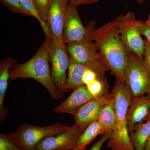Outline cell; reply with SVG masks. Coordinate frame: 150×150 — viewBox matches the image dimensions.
Returning <instances> with one entry per match:
<instances>
[{"mask_svg":"<svg viewBox=\"0 0 150 150\" xmlns=\"http://www.w3.org/2000/svg\"><path fill=\"white\" fill-rule=\"evenodd\" d=\"M129 137L135 150H144L150 137V118L145 123H137Z\"/></svg>","mask_w":150,"mask_h":150,"instance_id":"e0dca14e","label":"cell"},{"mask_svg":"<svg viewBox=\"0 0 150 150\" xmlns=\"http://www.w3.org/2000/svg\"><path fill=\"white\" fill-rule=\"evenodd\" d=\"M68 52L66 43H56L52 38L49 52L51 78L56 87L63 93L69 91L67 76L70 60Z\"/></svg>","mask_w":150,"mask_h":150,"instance_id":"ba28073f","label":"cell"},{"mask_svg":"<svg viewBox=\"0 0 150 150\" xmlns=\"http://www.w3.org/2000/svg\"><path fill=\"white\" fill-rule=\"evenodd\" d=\"M145 23L150 25V14L149 15V18H148V20L146 21L145 22Z\"/></svg>","mask_w":150,"mask_h":150,"instance_id":"1f68e13d","label":"cell"},{"mask_svg":"<svg viewBox=\"0 0 150 150\" xmlns=\"http://www.w3.org/2000/svg\"><path fill=\"white\" fill-rule=\"evenodd\" d=\"M84 131L74 123L67 131L41 140L35 150H73Z\"/></svg>","mask_w":150,"mask_h":150,"instance_id":"30bf717a","label":"cell"},{"mask_svg":"<svg viewBox=\"0 0 150 150\" xmlns=\"http://www.w3.org/2000/svg\"><path fill=\"white\" fill-rule=\"evenodd\" d=\"M144 150H150V137L146 144Z\"/></svg>","mask_w":150,"mask_h":150,"instance_id":"f1b7e54d","label":"cell"},{"mask_svg":"<svg viewBox=\"0 0 150 150\" xmlns=\"http://www.w3.org/2000/svg\"><path fill=\"white\" fill-rule=\"evenodd\" d=\"M67 48L70 58L78 64L98 72L105 73L108 71L95 42L69 43Z\"/></svg>","mask_w":150,"mask_h":150,"instance_id":"9c48e42d","label":"cell"},{"mask_svg":"<svg viewBox=\"0 0 150 150\" xmlns=\"http://www.w3.org/2000/svg\"><path fill=\"white\" fill-rule=\"evenodd\" d=\"M77 6L69 3L67 11L63 40L66 44L79 42L89 43L94 40L96 23L94 20L83 24L77 11Z\"/></svg>","mask_w":150,"mask_h":150,"instance_id":"8992f818","label":"cell"},{"mask_svg":"<svg viewBox=\"0 0 150 150\" xmlns=\"http://www.w3.org/2000/svg\"><path fill=\"white\" fill-rule=\"evenodd\" d=\"M128 60L124 70V81L132 98L150 94V76L143 57L127 51Z\"/></svg>","mask_w":150,"mask_h":150,"instance_id":"5b68a950","label":"cell"},{"mask_svg":"<svg viewBox=\"0 0 150 150\" xmlns=\"http://www.w3.org/2000/svg\"><path fill=\"white\" fill-rule=\"evenodd\" d=\"M141 35H144L150 42V25L142 21L139 26Z\"/></svg>","mask_w":150,"mask_h":150,"instance_id":"4316f807","label":"cell"},{"mask_svg":"<svg viewBox=\"0 0 150 150\" xmlns=\"http://www.w3.org/2000/svg\"><path fill=\"white\" fill-rule=\"evenodd\" d=\"M51 34L46 35V39L36 54L29 60L23 64L13 65L9 71V80L19 79H32L37 81L48 91L51 97L56 100L64 97L54 84L51 76L49 66Z\"/></svg>","mask_w":150,"mask_h":150,"instance_id":"7a4b0ae2","label":"cell"},{"mask_svg":"<svg viewBox=\"0 0 150 150\" xmlns=\"http://www.w3.org/2000/svg\"><path fill=\"white\" fill-rule=\"evenodd\" d=\"M69 126L56 123L51 126H38L24 123L7 137L22 150H35L41 140L67 131Z\"/></svg>","mask_w":150,"mask_h":150,"instance_id":"277c9868","label":"cell"},{"mask_svg":"<svg viewBox=\"0 0 150 150\" xmlns=\"http://www.w3.org/2000/svg\"><path fill=\"white\" fill-rule=\"evenodd\" d=\"M0 150H22L7 137L6 134H0Z\"/></svg>","mask_w":150,"mask_h":150,"instance_id":"cb8c5ba5","label":"cell"},{"mask_svg":"<svg viewBox=\"0 0 150 150\" xmlns=\"http://www.w3.org/2000/svg\"><path fill=\"white\" fill-rule=\"evenodd\" d=\"M150 110V94L132 98L127 112L129 135L137 123L144 121Z\"/></svg>","mask_w":150,"mask_h":150,"instance_id":"5bb4252c","label":"cell"},{"mask_svg":"<svg viewBox=\"0 0 150 150\" xmlns=\"http://www.w3.org/2000/svg\"><path fill=\"white\" fill-rule=\"evenodd\" d=\"M21 1L25 9L32 15L33 17L37 19L38 21H39V23L43 29V32L45 33V35L50 34L47 24L46 23L44 22L41 19L40 17L38 15L37 11L35 9L34 5H33L32 0H21Z\"/></svg>","mask_w":150,"mask_h":150,"instance_id":"7402d4cb","label":"cell"},{"mask_svg":"<svg viewBox=\"0 0 150 150\" xmlns=\"http://www.w3.org/2000/svg\"><path fill=\"white\" fill-rule=\"evenodd\" d=\"M144 49L143 56L146 69L150 76V42L147 39H144Z\"/></svg>","mask_w":150,"mask_h":150,"instance_id":"d4e9b609","label":"cell"},{"mask_svg":"<svg viewBox=\"0 0 150 150\" xmlns=\"http://www.w3.org/2000/svg\"><path fill=\"white\" fill-rule=\"evenodd\" d=\"M100 0H69V3L74 5L78 6L80 5L91 4L98 2Z\"/></svg>","mask_w":150,"mask_h":150,"instance_id":"83f0119b","label":"cell"},{"mask_svg":"<svg viewBox=\"0 0 150 150\" xmlns=\"http://www.w3.org/2000/svg\"><path fill=\"white\" fill-rule=\"evenodd\" d=\"M67 150L64 149V150Z\"/></svg>","mask_w":150,"mask_h":150,"instance_id":"d6a6232c","label":"cell"},{"mask_svg":"<svg viewBox=\"0 0 150 150\" xmlns=\"http://www.w3.org/2000/svg\"><path fill=\"white\" fill-rule=\"evenodd\" d=\"M111 93L115 100L116 122L107 146L112 150H136L130 140L127 124V112L132 100L131 92L124 81H115Z\"/></svg>","mask_w":150,"mask_h":150,"instance_id":"3957f363","label":"cell"},{"mask_svg":"<svg viewBox=\"0 0 150 150\" xmlns=\"http://www.w3.org/2000/svg\"><path fill=\"white\" fill-rule=\"evenodd\" d=\"M86 86L89 91L95 98L101 96L109 91V85L105 76L96 79Z\"/></svg>","mask_w":150,"mask_h":150,"instance_id":"ffe728a7","label":"cell"},{"mask_svg":"<svg viewBox=\"0 0 150 150\" xmlns=\"http://www.w3.org/2000/svg\"><path fill=\"white\" fill-rule=\"evenodd\" d=\"M111 132H108L103 135L102 137L98 141L93 145L89 150H100L103 145L107 141L110 137Z\"/></svg>","mask_w":150,"mask_h":150,"instance_id":"484cf974","label":"cell"},{"mask_svg":"<svg viewBox=\"0 0 150 150\" xmlns=\"http://www.w3.org/2000/svg\"><path fill=\"white\" fill-rule=\"evenodd\" d=\"M32 1L38 15L46 23L50 0H32Z\"/></svg>","mask_w":150,"mask_h":150,"instance_id":"603a6c76","label":"cell"},{"mask_svg":"<svg viewBox=\"0 0 150 150\" xmlns=\"http://www.w3.org/2000/svg\"><path fill=\"white\" fill-rule=\"evenodd\" d=\"M0 1L13 12L33 17L32 15L25 8L21 0H0Z\"/></svg>","mask_w":150,"mask_h":150,"instance_id":"44dd1931","label":"cell"},{"mask_svg":"<svg viewBox=\"0 0 150 150\" xmlns=\"http://www.w3.org/2000/svg\"><path fill=\"white\" fill-rule=\"evenodd\" d=\"M87 67L78 64L70 57L67 85L69 90L72 91L78 87L85 86L82 80L83 76Z\"/></svg>","mask_w":150,"mask_h":150,"instance_id":"d6986e66","label":"cell"},{"mask_svg":"<svg viewBox=\"0 0 150 150\" xmlns=\"http://www.w3.org/2000/svg\"><path fill=\"white\" fill-rule=\"evenodd\" d=\"M146 0H137V3L139 4H143Z\"/></svg>","mask_w":150,"mask_h":150,"instance_id":"4dcf8cb0","label":"cell"},{"mask_svg":"<svg viewBox=\"0 0 150 150\" xmlns=\"http://www.w3.org/2000/svg\"><path fill=\"white\" fill-rule=\"evenodd\" d=\"M115 21L126 51L143 57L144 40L142 38L139 29L142 21L138 20L135 13L131 12L126 15L121 14L116 17Z\"/></svg>","mask_w":150,"mask_h":150,"instance_id":"52a82bcc","label":"cell"},{"mask_svg":"<svg viewBox=\"0 0 150 150\" xmlns=\"http://www.w3.org/2000/svg\"><path fill=\"white\" fill-rule=\"evenodd\" d=\"M150 118V110H149V112H148V114L147 115L146 117V118H145L144 120V121H147V120H149V119Z\"/></svg>","mask_w":150,"mask_h":150,"instance_id":"f546056e","label":"cell"},{"mask_svg":"<svg viewBox=\"0 0 150 150\" xmlns=\"http://www.w3.org/2000/svg\"><path fill=\"white\" fill-rule=\"evenodd\" d=\"M94 98L86 86H81L73 90L69 96L55 107L53 111L55 113L73 115L80 108Z\"/></svg>","mask_w":150,"mask_h":150,"instance_id":"4fadbf2b","label":"cell"},{"mask_svg":"<svg viewBox=\"0 0 150 150\" xmlns=\"http://www.w3.org/2000/svg\"><path fill=\"white\" fill-rule=\"evenodd\" d=\"M112 98V94L108 91L87 102L73 114L75 124L84 131L90 124L98 120L101 108L108 100Z\"/></svg>","mask_w":150,"mask_h":150,"instance_id":"7c38bea8","label":"cell"},{"mask_svg":"<svg viewBox=\"0 0 150 150\" xmlns=\"http://www.w3.org/2000/svg\"><path fill=\"white\" fill-rule=\"evenodd\" d=\"M93 38L108 70L113 73L115 81H124V71L128 55L115 21L96 30Z\"/></svg>","mask_w":150,"mask_h":150,"instance_id":"6da1fadb","label":"cell"},{"mask_svg":"<svg viewBox=\"0 0 150 150\" xmlns=\"http://www.w3.org/2000/svg\"><path fill=\"white\" fill-rule=\"evenodd\" d=\"M100 122L105 133L112 132L115 129L116 122V112L114 97L105 103L100 112L98 120Z\"/></svg>","mask_w":150,"mask_h":150,"instance_id":"2e32d148","label":"cell"},{"mask_svg":"<svg viewBox=\"0 0 150 150\" xmlns=\"http://www.w3.org/2000/svg\"><path fill=\"white\" fill-rule=\"evenodd\" d=\"M105 134L103 127L98 121L93 122L81 135L73 150H84L88 145L98 136Z\"/></svg>","mask_w":150,"mask_h":150,"instance_id":"ac0fdd59","label":"cell"},{"mask_svg":"<svg viewBox=\"0 0 150 150\" xmlns=\"http://www.w3.org/2000/svg\"><path fill=\"white\" fill-rule=\"evenodd\" d=\"M69 4V0H50L46 23L56 43H64L63 33Z\"/></svg>","mask_w":150,"mask_h":150,"instance_id":"8fae6325","label":"cell"},{"mask_svg":"<svg viewBox=\"0 0 150 150\" xmlns=\"http://www.w3.org/2000/svg\"><path fill=\"white\" fill-rule=\"evenodd\" d=\"M16 60L13 57L8 56L0 62V121L3 122L6 118L8 111L4 104L6 91L9 79V71L15 64Z\"/></svg>","mask_w":150,"mask_h":150,"instance_id":"9a60e30c","label":"cell"}]
</instances>
